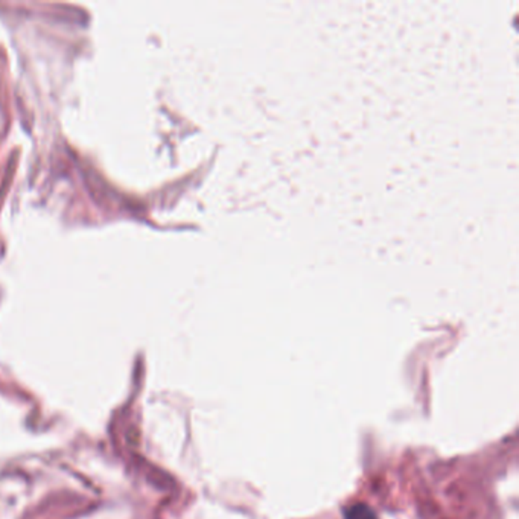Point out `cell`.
<instances>
[{"mask_svg":"<svg viewBox=\"0 0 519 519\" xmlns=\"http://www.w3.org/2000/svg\"><path fill=\"white\" fill-rule=\"evenodd\" d=\"M346 519H376L373 510L366 504H355L346 510Z\"/></svg>","mask_w":519,"mask_h":519,"instance_id":"obj_1","label":"cell"}]
</instances>
